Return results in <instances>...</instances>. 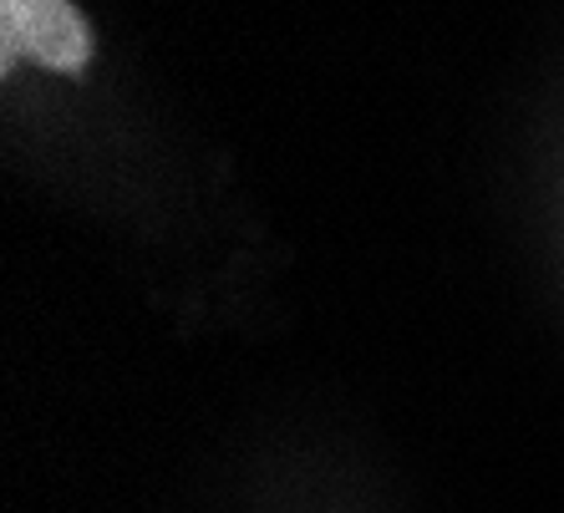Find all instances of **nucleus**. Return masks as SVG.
<instances>
[{"instance_id": "nucleus-1", "label": "nucleus", "mask_w": 564, "mask_h": 513, "mask_svg": "<svg viewBox=\"0 0 564 513\" xmlns=\"http://www.w3.org/2000/svg\"><path fill=\"white\" fill-rule=\"evenodd\" d=\"M36 62L62 77H82L93 62V26L72 0H0V72Z\"/></svg>"}]
</instances>
